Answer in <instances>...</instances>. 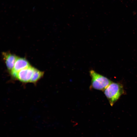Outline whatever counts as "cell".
Masks as SVG:
<instances>
[{"label":"cell","instance_id":"1","mask_svg":"<svg viewBox=\"0 0 137 137\" xmlns=\"http://www.w3.org/2000/svg\"><path fill=\"white\" fill-rule=\"evenodd\" d=\"M104 92L112 106L123 93L124 90L121 84L112 82L105 90Z\"/></svg>","mask_w":137,"mask_h":137},{"label":"cell","instance_id":"2","mask_svg":"<svg viewBox=\"0 0 137 137\" xmlns=\"http://www.w3.org/2000/svg\"><path fill=\"white\" fill-rule=\"evenodd\" d=\"M89 73L91 78V87L92 88L104 91L112 82L107 77L94 70H90Z\"/></svg>","mask_w":137,"mask_h":137},{"label":"cell","instance_id":"3","mask_svg":"<svg viewBox=\"0 0 137 137\" xmlns=\"http://www.w3.org/2000/svg\"><path fill=\"white\" fill-rule=\"evenodd\" d=\"M34 68L30 66L21 70L17 73L15 78L22 82H30Z\"/></svg>","mask_w":137,"mask_h":137},{"label":"cell","instance_id":"4","mask_svg":"<svg viewBox=\"0 0 137 137\" xmlns=\"http://www.w3.org/2000/svg\"><path fill=\"white\" fill-rule=\"evenodd\" d=\"M30 66L29 62L25 59L18 57L10 74L13 77L15 78L19 71Z\"/></svg>","mask_w":137,"mask_h":137},{"label":"cell","instance_id":"5","mask_svg":"<svg viewBox=\"0 0 137 137\" xmlns=\"http://www.w3.org/2000/svg\"><path fill=\"white\" fill-rule=\"evenodd\" d=\"M2 55L7 67L10 73L13 68L18 57L14 54L8 52L3 53Z\"/></svg>","mask_w":137,"mask_h":137},{"label":"cell","instance_id":"6","mask_svg":"<svg viewBox=\"0 0 137 137\" xmlns=\"http://www.w3.org/2000/svg\"><path fill=\"white\" fill-rule=\"evenodd\" d=\"M44 74V72L34 68L30 82L33 83L36 82L43 77Z\"/></svg>","mask_w":137,"mask_h":137}]
</instances>
